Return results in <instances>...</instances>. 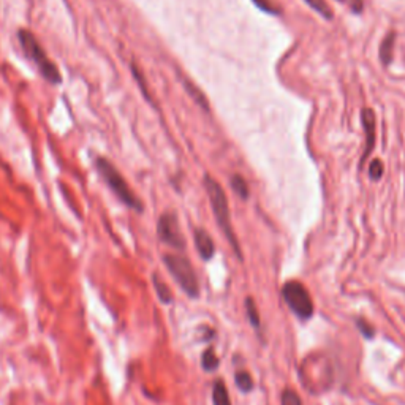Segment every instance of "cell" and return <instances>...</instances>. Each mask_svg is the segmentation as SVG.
Returning <instances> with one entry per match:
<instances>
[{
    "instance_id": "obj_1",
    "label": "cell",
    "mask_w": 405,
    "mask_h": 405,
    "mask_svg": "<svg viewBox=\"0 0 405 405\" xmlns=\"http://www.w3.org/2000/svg\"><path fill=\"white\" fill-rule=\"evenodd\" d=\"M203 184H204V188H206V192H208L210 206H213L214 215H215V219H217L219 226L222 228V231L225 233L226 240L230 241L233 251L236 252L237 257L242 258L241 249H240V242H237L236 236H235V231H233V228H231L228 201H226V197H225L224 188H222L219 182L215 181L214 177H210L209 174L204 176Z\"/></svg>"
},
{
    "instance_id": "obj_2",
    "label": "cell",
    "mask_w": 405,
    "mask_h": 405,
    "mask_svg": "<svg viewBox=\"0 0 405 405\" xmlns=\"http://www.w3.org/2000/svg\"><path fill=\"white\" fill-rule=\"evenodd\" d=\"M18 40L26 57L37 66L44 80L51 82V84H60L62 82V76L59 73V69L55 66L53 60L48 59L46 53H44V49L38 43L37 38L33 37V33L27 29H21L18 33Z\"/></svg>"
},
{
    "instance_id": "obj_3",
    "label": "cell",
    "mask_w": 405,
    "mask_h": 405,
    "mask_svg": "<svg viewBox=\"0 0 405 405\" xmlns=\"http://www.w3.org/2000/svg\"><path fill=\"white\" fill-rule=\"evenodd\" d=\"M97 170L102 179L107 182V186L111 188V192L118 197L125 206H129L133 210H138L141 213L143 210V204L140 199L135 197V193L132 192V188L127 184V181L122 177V174L118 171L116 166L108 162L107 159L98 157L97 159Z\"/></svg>"
},
{
    "instance_id": "obj_4",
    "label": "cell",
    "mask_w": 405,
    "mask_h": 405,
    "mask_svg": "<svg viewBox=\"0 0 405 405\" xmlns=\"http://www.w3.org/2000/svg\"><path fill=\"white\" fill-rule=\"evenodd\" d=\"M163 263L168 268L170 274L174 277V280L179 284V287L187 293V296L198 298L199 296V285L198 277L193 271L190 262L186 257L181 255H165Z\"/></svg>"
},
{
    "instance_id": "obj_5",
    "label": "cell",
    "mask_w": 405,
    "mask_h": 405,
    "mask_svg": "<svg viewBox=\"0 0 405 405\" xmlns=\"http://www.w3.org/2000/svg\"><path fill=\"white\" fill-rule=\"evenodd\" d=\"M282 296H284L291 312L301 320H309L314 315V301L310 298L307 288L301 282L291 280L282 287Z\"/></svg>"
},
{
    "instance_id": "obj_6",
    "label": "cell",
    "mask_w": 405,
    "mask_h": 405,
    "mask_svg": "<svg viewBox=\"0 0 405 405\" xmlns=\"http://www.w3.org/2000/svg\"><path fill=\"white\" fill-rule=\"evenodd\" d=\"M157 233L160 241L165 242L166 246H171L173 249H177V251L186 249V240L181 233L179 224H177V217L173 213H165L160 215Z\"/></svg>"
},
{
    "instance_id": "obj_7",
    "label": "cell",
    "mask_w": 405,
    "mask_h": 405,
    "mask_svg": "<svg viewBox=\"0 0 405 405\" xmlns=\"http://www.w3.org/2000/svg\"><path fill=\"white\" fill-rule=\"evenodd\" d=\"M361 120H363V129L366 132V149L361 155V165L366 162L368 155L374 149L375 143V114L369 108L363 109L361 113Z\"/></svg>"
},
{
    "instance_id": "obj_8",
    "label": "cell",
    "mask_w": 405,
    "mask_h": 405,
    "mask_svg": "<svg viewBox=\"0 0 405 405\" xmlns=\"http://www.w3.org/2000/svg\"><path fill=\"white\" fill-rule=\"evenodd\" d=\"M195 246L198 249L199 257H201L203 260H210L214 257V252H215L214 241L203 228L195 230Z\"/></svg>"
},
{
    "instance_id": "obj_9",
    "label": "cell",
    "mask_w": 405,
    "mask_h": 405,
    "mask_svg": "<svg viewBox=\"0 0 405 405\" xmlns=\"http://www.w3.org/2000/svg\"><path fill=\"white\" fill-rule=\"evenodd\" d=\"M213 402L214 405H231L228 388L224 380H217L213 388Z\"/></svg>"
},
{
    "instance_id": "obj_10",
    "label": "cell",
    "mask_w": 405,
    "mask_h": 405,
    "mask_svg": "<svg viewBox=\"0 0 405 405\" xmlns=\"http://www.w3.org/2000/svg\"><path fill=\"white\" fill-rule=\"evenodd\" d=\"M236 386L240 388L242 393H251L253 390V380L252 375L247 372V370H237L235 375Z\"/></svg>"
},
{
    "instance_id": "obj_11",
    "label": "cell",
    "mask_w": 405,
    "mask_h": 405,
    "mask_svg": "<svg viewBox=\"0 0 405 405\" xmlns=\"http://www.w3.org/2000/svg\"><path fill=\"white\" fill-rule=\"evenodd\" d=\"M246 310H247V318H249V321H251V325L253 326V328L257 331L262 330V320H260L258 309H257V306H255L252 298L246 299Z\"/></svg>"
},
{
    "instance_id": "obj_12",
    "label": "cell",
    "mask_w": 405,
    "mask_h": 405,
    "mask_svg": "<svg viewBox=\"0 0 405 405\" xmlns=\"http://www.w3.org/2000/svg\"><path fill=\"white\" fill-rule=\"evenodd\" d=\"M219 358L215 357V352H214V348L213 347H209L206 352L203 353V357H201V366H203V369L206 370V372H213V370H215L219 368Z\"/></svg>"
},
{
    "instance_id": "obj_13",
    "label": "cell",
    "mask_w": 405,
    "mask_h": 405,
    "mask_svg": "<svg viewBox=\"0 0 405 405\" xmlns=\"http://www.w3.org/2000/svg\"><path fill=\"white\" fill-rule=\"evenodd\" d=\"M231 188L236 192V195L240 197L241 199H247L249 198V186L247 182L244 181V177L240 174H235L231 176Z\"/></svg>"
},
{
    "instance_id": "obj_14",
    "label": "cell",
    "mask_w": 405,
    "mask_h": 405,
    "mask_svg": "<svg viewBox=\"0 0 405 405\" xmlns=\"http://www.w3.org/2000/svg\"><path fill=\"white\" fill-rule=\"evenodd\" d=\"M152 282H154L155 290H157V295H159V298H160V301L165 303V304H170L171 301H173V296H171L170 288L165 285V282H163L162 279H160L159 276H154Z\"/></svg>"
},
{
    "instance_id": "obj_15",
    "label": "cell",
    "mask_w": 405,
    "mask_h": 405,
    "mask_svg": "<svg viewBox=\"0 0 405 405\" xmlns=\"http://www.w3.org/2000/svg\"><path fill=\"white\" fill-rule=\"evenodd\" d=\"M393 44H395V35H393V33H390V35L385 38L384 43H381V46H380V57H381V62H384L385 65H388L391 62Z\"/></svg>"
},
{
    "instance_id": "obj_16",
    "label": "cell",
    "mask_w": 405,
    "mask_h": 405,
    "mask_svg": "<svg viewBox=\"0 0 405 405\" xmlns=\"http://www.w3.org/2000/svg\"><path fill=\"white\" fill-rule=\"evenodd\" d=\"M310 8H314L317 13H320L323 18L331 19L332 18V11L330 10L328 5H326L325 0H304Z\"/></svg>"
},
{
    "instance_id": "obj_17",
    "label": "cell",
    "mask_w": 405,
    "mask_h": 405,
    "mask_svg": "<svg viewBox=\"0 0 405 405\" xmlns=\"http://www.w3.org/2000/svg\"><path fill=\"white\" fill-rule=\"evenodd\" d=\"M184 86H186V89H187V92L190 93L192 98L195 100V102L199 105V107H201L204 111H208V109H209V108H208V102H206V98L203 97V93L199 92L198 89L193 87V86H192L190 82H188V81H186V82H184Z\"/></svg>"
},
{
    "instance_id": "obj_18",
    "label": "cell",
    "mask_w": 405,
    "mask_h": 405,
    "mask_svg": "<svg viewBox=\"0 0 405 405\" xmlns=\"http://www.w3.org/2000/svg\"><path fill=\"white\" fill-rule=\"evenodd\" d=\"M282 405H303L301 397H299L293 390H284L280 396Z\"/></svg>"
},
{
    "instance_id": "obj_19",
    "label": "cell",
    "mask_w": 405,
    "mask_h": 405,
    "mask_svg": "<svg viewBox=\"0 0 405 405\" xmlns=\"http://www.w3.org/2000/svg\"><path fill=\"white\" fill-rule=\"evenodd\" d=\"M357 326H358L359 332H361V334L364 336V339H372V337L375 336L374 326L369 325L368 321H366L364 318H358L357 320Z\"/></svg>"
},
{
    "instance_id": "obj_20",
    "label": "cell",
    "mask_w": 405,
    "mask_h": 405,
    "mask_svg": "<svg viewBox=\"0 0 405 405\" xmlns=\"http://www.w3.org/2000/svg\"><path fill=\"white\" fill-rule=\"evenodd\" d=\"M369 176H370V179H374V181H379L380 177L384 176V165H381L380 160H374V162L370 163Z\"/></svg>"
},
{
    "instance_id": "obj_21",
    "label": "cell",
    "mask_w": 405,
    "mask_h": 405,
    "mask_svg": "<svg viewBox=\"0 0 405 405\" xmlns=\"http://www.w3.org/2000/svg\"><path fill=\"white\" fill-rule=\"evenodd\" d=\"M253 2H255V5H257V7L260 10L266 11V13H277V10L273 7V5H271L268 2V0H253Z\"/></svg>"
},
{
    "instance_id": "obj_22",
    "label": "cell",
    "mask_w": 405,
    "mask_h": 405,
    "mask_svg": "<svg viewBox=\"0 0 405 405\" xmlns=\"http://www.w3.org/2000/svg\"><path fill=\"white\" fill-rule=\"evenodd\" d=\"M353 10L361 11L363 10V0H353Z\"/></svg>"
},
{
    "instance_id": "obj_23",
    "label": "cell",
    "mask_w": 405,
    "mask_h": 405,
    "mask_svg": "<svg viewBox=\"0 0 405 405\" xmlns=\"http://www.w3.org/2000/svg\"><path fill=\"white\" fill-rule=\"evenodd\" d=\"M339 2H343V0H339Z\"/></svg>"
}]
</instances>
